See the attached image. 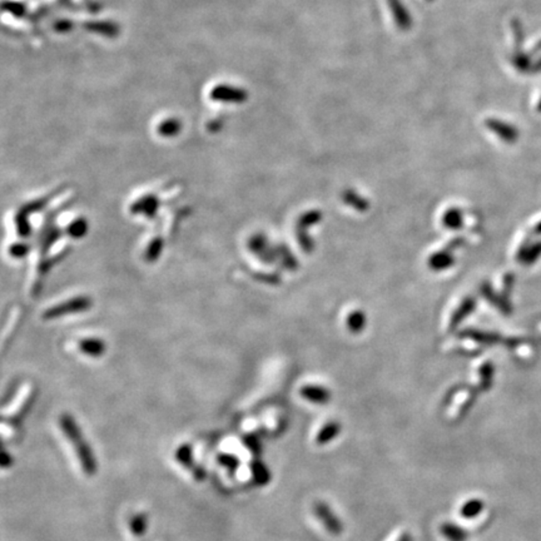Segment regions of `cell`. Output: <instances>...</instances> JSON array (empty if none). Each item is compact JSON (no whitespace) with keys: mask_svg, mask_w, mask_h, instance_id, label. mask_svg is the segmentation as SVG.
<instances>
[{"mask_svg":"<svg viewBox=\"0 0 541 541\" xmlns=\"http://www.w3.org/2000/svg\"><path fill=\"white\" fill-rule=\"evenodd\" d=\"M251 470H252L254 480L258 485H267L269 480H271V474L268 471L267 466L263 462L257 460L254 461L251 464Z\"/></svg>","mask_w":541,"mask_h":541,"instance_id":"cell-7","label":"cell"},{"mask_svg":"<svg viewBox=\"0 0 541 541\" xmlns=\"http://www.w3.org/2000/svg\"><path fill=\"white\" fill-rule=\"evenodd\" d=\"M303 396L307 399V400L312 401V402H319V404H325L328 402V394L322 390V388H307L303 390Z\"/></svg>","mask_w":541,"mask_h":541,"instance_id":"cell-10","label":"cell"},{"mask_svg":"<svg viewBox=\"0 0 541 541\" xmlns=\"http://www.w3.org/2000/svg\"><path fill=\"white\" fill-rule=\"evenodd\" d=\"M9 455H8L7 451H4L3 453V462H1V468H6L9 466V465H12V460L9 461Z\"/></svg>","mask_w":541,"mask_h":541,"instance_id":"cell-13","label":"cell"},{"mask_svg":"<svg viewBox=\"0 0 541 541\" xmlns=\"http://www.w3.org/2000/svg\"><path fill=\"white\" fill-rule=\"evenodd\" d=\"M175 459H177V461H178L180 464H182L184 468L191 470V473L193 474L196 480L202 481L206 477V470L202 468V466L196 465L193 455H192V448H191L189 445H187V444H184V445H182V446L177 448V451H175Z\"/></svg>","mask_w":541,"mask_h":541,"instance_id":"cell-3","label":"cell"},{"mask_svg":"<svg viewBox=\"0 0 541 541\" xmlns=\"http://www.w3.org/2000/svg\"><path fill=\"white\" fill-rule=\"evenodd\" d=\"M428 1H433V0H428Z\"/></svg>","mask_w":541,"mask_h":541,"instance_id":"cell-15","label":"cell"},{"mask_svg":"<svg viewBox=\"0 0 541 541\" xmlns=\"http://www.w3.org/2000/svg\"><path fill=\"white\" fill-rule=\"evenodd\" d=\"M148 526L147 515L137 514L129 521V529L135 536H143Z\"/></svg>","mask_w":541,"mask_h":541,"instance_id":"cell-9","label":"cell"},{"mask_svg":"<svg viewBox=\"0 0 541 541\" xmlns=\"http://www.w3.org/2000/svg\"><path fill=\"white\" fill-rule=\"evenodd\" d=\"M484 510V502L479 499H473L465 502L460 510V514L465 519H474L477 515H480Z\"/></svg>","mask_w":541,"mask_h":541,"instance_id":"cell-8","label":"cell"},{"mask_svg":"<svg viewBox=\"0 0 541 541\" xmlns=\"http://www.w3.org/2000/svg\"><path fill=\"white\" fill-rule=\"evenodd\" d=\"M388 7L394 17L396 26L401 30L406 32L412 27V17L408 13V8L402 3V0H388Z\"/></svg>","mask_w":541,"mask_h":541,"instance_id":"cell-4","label":"cell"},{"mask_svg":"<svg viewBox=\"0 0 541 541\" xmlns=\"http://www.w3.org/2000/svg\"><path fill=\"white\" fill-rule=\"evenodd\" d=\"M314 510L317 519L322 522V525L326 528L330 534L334 535V536L342 534L343 524L326 502H322V501L316 502Z\"/></svg>","mask_w":541,"mask_h":541,"instance_id":"cell-2","label":"cell"},{"mask_svg":"<svg viewBox=\"0 0 541 541\" xmlns=\"http://www.w3.org/2000/svg\"><path fill=\"white\" fill-rule=\"evenodd\" d=\"M59 425L61 430H63V434L67 437L68 441L73 445L74 451L75 455L79 460L80 465L83 471L88 475V476H93L98 470L97 466V461L94 457L93 451L91 446L88 445L87 440L84 439V436L82 434L77 422L73 419V416L70 415H61L59 419Z\"/></svg>","mask_w":541,"mask_h":541,"instance_id":"cell-1","label":"cell"},{"mask_svg":"<svg viewBox=\"0 0 541 541\" xmlns=\"http://www.w3.org/2000/svg\"><path fill=\"white\" fill-rule=\"evenodd\" d=\"M441 533L448 541H468V531L453 522H445L441 526Z\"/></svg>","mask_w":541,"mask_h":541,"instance_id":"cell-5","label":"cell"},{"mask_svg":"<svg viewBox=\"0 0 541 541\" xmlns=\"http://www.w3.org/2000/svg\"><path fill=\"white\" fill-rule=\"evenodd\" d=\"M218 462H220L222 466H226L229 471H236L237 468H238V465H240V461L234 455H220L218 456Z\"/></svg>","mask_w":541,"mask_h":541,"instance_id":"cell-11","label":"cell"},{"mask_svg":"<svg viewBox=\"0 0 541 541\" xmlns=\"http://www.w3.org/2000/svg\"><path fill=\"white\" fill-rule=\"evenodd\" d=\"M397 541H414V540H412V538H411V536H410V535L405 534V535H402V536H401L400 539H399V540H397Z\"/></svg>","mask_w":541,"mask_h":541,"instance_id":"cell-14","label":"cell"},{"mask_svg":"<svg viewBox=\"0 0 541 541\" xmlns=\"http://www.w3.org/2000/svg\"><path fill=\"white\" fill-rule=\"evenodd\" d=\"M245 445L247 446L251 453L254 455H260L262 451V446H260V441L254 436V435H248L245 439H243Z\"/></svg>","mask_w":541,"mask_h":541,"instance_id":"cell-12","label":"cell"},{"mask_svg":"<svg viewBox=\"0 0 541 541\" xmlns=\"http://www.w3.org/2000/svg\"><path fill=\"white\" fill-rule=\"evenodd\" d=\"M341 433L340 424L330 422L321 428L320 433L316 436L317 445H328L331 441L334 440Z\"/></svg>","mask_w":541,"mask_h":541,"instance_id":"cell-6","label":"cell"},{"mask_svg":"<svg viewBox=\"0 0 541 541\" xmlns=\"http://www.w3.org/2000/svg\"><path fill=\"white\" fill-rule=\"evenodd\" d=\"M540 109H541V106H540Z\"/></svg>","mask_w":541,"mask_h":541,"instance_id":"cell-16","label":"cell"}]
</instances>
